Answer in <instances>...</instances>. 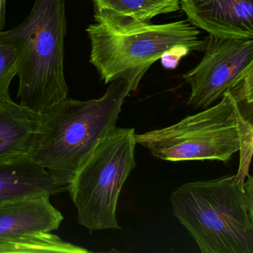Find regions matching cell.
<instances>
[{"instance_id":"8992f818","label":"cell","mask_w":253,"mask_h":253,"mask_svg":"<svg viewBox=\"0 0 253 253\" xmlns=\"http://www.w3.org/2000/svg\"><path fill=\"white\" fill-rule=\"evenodd\" d=\"M135 134L133 128L109 130L68 186L78 223L89 233L121 229L117 207L121 189L136 167Z\"/></svg>"},{"instance_id":"3957f363","label":"cell","mask_w":253,"mask_h":253,"mask_svg":"<svg viewBox=\"0 0 253 253\" xmlns=\"http://www.w3.org/2000/svg\"><path fill=\"white\" fill-rule=\"evenodd\" d=\"M253 103L227 91L217 104L174 125L135 134L136 143L164 161L227 162L240 152L238 174L246 177L253 146Z\"/></svg>"},{"instance_id":"2e32d148","label":"cell","mask_w":253,"mask_h":253,"mask_svg":"<svg viewBox=\"0 0 253 253\" xmlns=\"http://www.w3.org/2000/svg\"><path fill=\"white\" fill-rule=\"evenodd\" d=\"M5 25V0H0V31Z\"/></svg>"},{"instance_id":"9a60e30c","label":"cell","mask_w":253,"mask_h":253,"mask_svg":"<svg viewBox=\"0 0 253 253\" xmlns=\"http://www.w3.org/2000/svg\"><path fill=\"white\" fill-rule=\"evenodd\" d=\"M190 49L186 47L178 46L167 51L161 57V60L163 66L167 69H174L178 65L182 57L187 55L190 52Z\"/></svg>"},{"instance_id":"8fae6325","label":"cell","mask_w":253,"mask_h":253,"mask_svg":"<svg viewBox=\"0 0 253 253\" xmlns=\"http://www.w3.org/2000/svg\"><path fill=\"white\" fill-rule=\"evenodd\" d=\"M41 124V114L11 98L0 100V164L31 156Z\"/></svg>"},{"instance_id":"4fadbf2b","label":"cell","mask_w":253,"mask_h":253,"mask_svg":"<svg viewBox=\"0 0 253 253\" xmlns=\"http://www.w3.org/2000/svg\"><path fill=\"white\" fill-rule=\"evenodd\" d=\"M88 253L86 249L63 241L51 232L29 234L0 243V253Z\"/></svg>"},{"instance_id":"9c48e42d","label":"cell","mask_w":253,"mask_h":253,"mask_svg":"<svg viewBox=\"0 0 253 253\" xmlns=\"http://www.w3.org/2000/svg\"><path fill=\"white\" fill-rule=\"evenodd\" d=\"M43 195L0 205V243L29 234L52 232L63 220V215Z\"/></svg>"},{"instance_id":"5bb4252c","label":"cell","mask_w":253,"mask_h":253,"mask_svg":"<svg viewBox=\"0 0 253 253\" xmlns=\"http://www.w3.org/2000/svg\"><path fill=\"white\" fill-rule=\"evenodd\" d=\"M18 52L7 32L0 31V100L10 99L9 87L17 75Z\"/></svg>"},{"instance_id":"7c38bea8","label":"cell","mask_w":253,"mask_h":253,"mask_svg":"<svg viewBox=\"0 0 253 253\" xmlns=\"http://www.w3.org/2000/svg\"><path fill=\"white\" fill-rule=\"evenodd\" d=\"M180 0H94L95 14H109L140 22H151L161 14L180 9Z\"/></svg>"},{"instance_id":"6da1fadb","label":"cell","mask_w":253,"mask_h":253,"mask_svg":"<svg viewBox=\"0 0 253 253\" xmlns=\"http://www.w3.org/2000/svg\"><path fill=\"white\" fill-rule=\"evenodd\" d=\"M126 80L111 82L103 97L65 98L41 114L32 159L67 189L71 180L117 121L131 92Z\"/></svg>"},{"instance_id":"5b68a950","label":"cell","mask_w":253,"mask_h":253,"mask_svg":"<svg viewBox=\"0 0 253 253\" xmlns=\"http://www.w3.org/2000/svg\"><path fill=\"white\" fill-rule=\"evenodd\" d=\"M8 33L18 52L20 104L42 114L68 97L63 63L66 0H35L27 18Z\"/></svg>"},{"instance_id":"52a82bcc","label":"cell","mask_w":253,"mask_h":253,"mask_svg":"<svg viewBox=\"0 0 253 253\" xmlns=\"http://www.w3.org/2000/svg\"><path fill=\"white\" fill-rule=\"evenodd\" d=\"M199 64L183 75L191 88L188 105L207 109L253 70V38L209 35Z\"/></svg>"},{"instance_id":"ba28073f","label":"cell","mask_w":253,"mask_h":253,"mask_svg":"<svg viewBox=\"0 0 253 253\" xmlns=\"http://www.w3.org/2000/svg\"><path fill=\"white\" fill-rule=\"evenodd\" d=\"M188 21L209 35L253 38V0H180Z\"/></svg>"},{"instance_id":"7a4b0ae2","label":"cell","mask_w":253,"mask_h":253,"mask_svg":"<svg viewBox=\"0 0 253 253\" xmlns=\"http://www.w3.org/2000/svg\"><path fill=\"white\" fill-rule=\"evenodd\" d=\"M202 253H253V180L236 174L189 182L170 197Z\"/></svg>"},{"instance_id":"277c9868","label":"cell","mask_w":253,"mask_h":253,"mask_svg":"<svg viewBox=\"0 0 253 253\" xmlns=\"http://www.w3.org/2000/svg\"><path fill=\"white\" fill-rule=\"evenodd\" d=\"M96 23L88 26L90 62L107 84L126 80L136 91L148 69L167 51L183 46L201 51L206 41L188 20L152 24L109 14H95Z\"/></svg>"},{"instance_id":"30bf717a","label":"cell","mask_w":253,"mask_h":253,"mask_svg":"<svg viewBox=\"0 0 253 253\" xmlns=\"http://www.w3.org/2000/svg\"><path fill=\"white\" fill-rule=\"evenodd\" d=\"M66 190L31 156L0 164V205L40 195L51 196Z\"/></svg>"}]
</instances>
